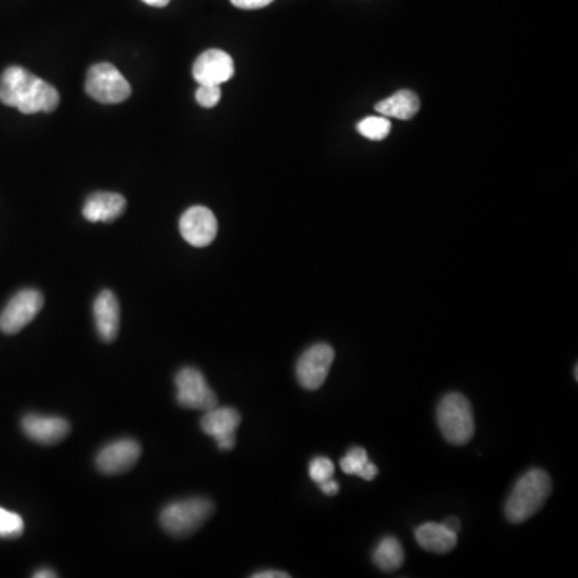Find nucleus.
<instances>
[{
    "label": "nucleus",
    "mask_w": 578,
    "mask_h": 578,
    "mask_svg": "<svg viewBox=\"0 0 578 578\" xmlns=\"http://www.w3.org/2000/svg\"><path fill=\"white\" fill-rule=\"evenodd\" d=\"M0 102L23 114L53 113L60 105V94L21 66H10L0 78Z\"/></svg>",
    "instance_id": "obj_1"
},
{
    "label": "nucleus",
    "mask_w": 578,
    "mask_h": 578,
    "mask_svg": "<svg viewBox=\"0 0 578 578\" xmlns=\"http://www.w3.org/2000/svg\"><path fill=\"white\" fill-rule=\"evenodd\" d=\"M551 479L543 469H530L529 473L516 482L513 492L505 505V514L509 522L522 524L537 514L550 497Z\"/></svg>",
    "instance_id": "obj_2"
},
{
    "label": "nucleus",
    "mask_w": 578,
    "mask_h": 578,
    "mask_svg": "<svg viewBox=\"0 0 578 578\" xmlns=\"http://www.w3.org/2000/svg\"><path fill=\"white\" fill-rule=\"evenodd\" d=\"M437 423L442 436L453 445L469 444L476 431L471 403L465 395L458 392H450L440 400L437 407Z\"/></svg>",
    "instance_id": "obj_3"
},
{
    "label": "nucleus",
    "mask_w": 578,
    "mask_h": 578,
    "mask_svg": "<svg viewBox=\"0 0 578 578\" xmlns=\"http://www.w3.org/2000/svg\"><path fill=\"white\" fill-rule=\"evenodd\" d=\"M212 513L214 505L208 498H188L166 506L159 522L167 534L185 537L200 529Z\"/></svg>",
    "instance_id": "obj_4"
},
{
    "label": "nucleus",
    "mask_w": 578,
    "mask_h": 578,
    "mask_svg": "<svg viewBox=\"0 0 578 578\" xmlns=\"http://www.w3.org/2000/svg\"><path fill=\"white\" fill-rule=\"evenodd\" d=\"M86 92L97 102L114 105L126 102L131 97L132 89L118 68L110 63H98L87 73Z\"/></svg>",
    "instance_id": "obj_5"
},
{
    "label": "nucleus",
    "mask_w": 578,
    "mask_h": 578,
    "mask_svg": "<svg viewBox=\"0 0 578 578\" xmlns=\"http://www.w3.org/2000/svg\"><path fill=\"white\" fill-rule=\"evenodd\" d=\"M176 387L180 407L208 412L219 405L217 395L209 387L203 373L196 368H182L176 376Z\"/></svg>",
    "instance_id": "obj_6"
},
{
    "label": "nucleus",
    "mask_w": 578,
    "mask_h": 578,
    "mask_svg": "<svg viewBox=\"0 0 578 578\" xmlns=\"http://www.w3.org/2000/svg\"><path fill=\"white\" fill-rule=\"evenodd\" d=\"M44 307V296L37 289H23L10 299L0 314V331L5 334L20 333L33 322Z\"/></svg>",
    "instance_id": "obj_7"
},
{
    "label": "nucleus",
    "mask_w": 578,
    "mask_h": 578,
    "mask_svg": "<svg viewBox=\"0 0 578 578\" xmlns=\"http://www.w3.org/2000/svg\"><path fill=\"white\" fill-rule=\"evenodd\" d=\"M334 362V349L325 342L309 347L296 365L299 384L306 391H317L325 384L331 365Z\"/></svg>",
    "instance_id": "obj_8"
},
{
    "label": "nucleus",
    "mask_w": 578,
    "mask_h": 578,
    "mask_svg": "<svg viewBox=\"0 0 578 578\" xmlns=\"http://www.w3.org/2000/svg\"><path fill=\"white\" fill-rule=\"evenodd\" d=\"M180 233L188 245L206 248L217 237V219L211 209L193 206L180 217Z\"/></svg>",
    "instance_id": "obj_9"
},
{
    "label": "nucleus",
    "mask_w": 578,
    "mask_h": 578,
    "mask_svg": "<svg viewBox=\"0 0 578 578\" xmlns=\"http://www.w3.org/2000/svg\"><path fill=\"white\" fill-rule=\"evenodd\" d=\"M241 423V415L230 407H214L204 412L201 429L216 440L220 450H232L237 440V429Z\"/></svg>",
    "instance_id": "obj_10"
},
{
    "label": "nucleus",
    "mask_w": 578,
    "mask_h": 578,
    "mask_svg": "<svg viewBox=\"0 0 578 578\" xmlns=\"http://www.w3.org/2000/svg\"><path fill=\"white\" fill-rule=\"evenodd\" d=\"M140 455H142V447H140L139 442L132 439H121L102 448L95 463L103 474L113 476V474L129 471L139 461Z\"/></svg>",
    "instance_id": "obj_11"
},
{
    "label": "nucleus",
    "mask_w": 578,
    "mask_h": 578,
    "mask_svg": "<svg viewBox=\"0 0 578 578\" xmlns=\"http://www.w3.org/2000/svg\"><path fill=\"white\" fill-rule=\"evenodd\" d=\"M233 73H235V65H233L232 57L224 50H206L196 58L195 65H193V78L198 81V84L220 86L230 81Z\"/></svg>",
    "instance_id": "obj_12"
},
{
    "label": "nucleus",
    "mask_w": 578,
    "mask_h": 578,
    "mask_svg": "<svg viewBox=\"0 0 578 578\" xmlns=\"http://www.w3.org/2000/svg\"><path fill=\"white\" fill-rule=\"evenodd\" d=\"M21 426L29 439L42 445L58 444L70 434V423L60 416L28 415Z\"/></svg>",
    "instance_id": "obj_13"
},
{
    "label": "nucleus",
    "mask_w": 578,
    "mask_h": 578,
    "mask_svg": "<svg viewBox=\"0 0 578 578\" xmlns=\"http://www.w3.org/2000/svg\"><path fill=\"white\" fill-rule=\"evenodd\" d=\"M94 318L97 333L102 341L113 342L118 338L121 325V309L118 298L110 289H103L94 302Z\"/></svg>",
    "instance_id": "obj_14"
},
{
    "label": "nucleus",
    "mask_w": 578,
    "mask_h": 578,
    "mask_svg": "<svg viewBox=\"0 0 578 578\" xmlns=\"http://www.w3.org/2000/svg\"><path fill=\"white\" fill-rule=\"evenodd\" d=\"M127 201L119 193L98 192L87 198L82 216L89 222H113L123 216L126 211Z\"/></svg>",
    "instance_id": "obj_15"
},
{
    "label": "nucleus",
    "mask_w": 578,
    "mask_h": 578,
    "mask_svg": "<svg viewBox=\"0 0 578 578\" xmlns=\"http://www.w3.org/2000/svg\"><path fill=\"white\" fill-rule=\"evenodd\" d=\"M415 538L423 550L437 554L450 553L458 543V534L445 527L444 522H426L415 530Z\"/></svg>",
    "instance_id": "obj_16"
},
{
    "label": "nucleus",
    "mask_w": 578,
    "mask_h": 578,
    "mask_svg": "<svg viewBox=\"0 0 578 578\" xmlns=\"http://www.w3.org/2000/svg\"><path fill=\"white\" fill-rule=\"evenodd\" d=\"M376 111L386 118L412 119L420 111V98L412 90H400L376 105Z\"/></svg>",
    "instance_id": "obj_17"
},
{
    "label": "nucleus",
    "mask_w": 578,
    "mask_h": 578,
    "mask_svg": "<svg viewBox=\"0 0 578 578\" xmlns=\"http://www.w3.org/2000/svg\"><path fill=\"white\" fill-rule=\"evenodd\" d=\"M373 561L384 572L399 570L405 561V553H403L399 540L394 537H386L381 540L376 546L375 553H373Z\"/></svg>",
    "instance_id": "obj_18"
},
{
    "label": "nucleus",
    "mask_w": 578,
    "mask_h": 578,
    "mask_svg": "<svg viewBox=\"0 0 578 578\" xmlns=\"http://www.w3.org/2000/svg\"><path fill=\"white\" fill-rule=\"evenodd\" d=\"M341 469L349 476H359L365 481H373L378 476V468L368 460L367 450L354 447L341 460Z\"/></svg>",
    "instance_id": "obj_19"
},
{
    "label": "nucleus",
    "mask_w": 578,
    "mask_h": 578,
    "mask_svg": "<svg viewBox=\"0 0 578 578\" xmlns=\"http://www.w3.org/2000/svg\"><path fill=\"white\" fill-rule=\"evenodd\" d=\"M360 135H363L365 139L370 140H383L386 139L389 132H391V123L386 116H370V118H365L360 121L359 126Z\"/></svg>",
    "instance_id": "obj_20"
},
{
    "label": "nucleus",
    "mask_w": 578,
    "mask_h": 578,
    "mask_svg": "<svg viewBox=\"0 0 578 578\" xmlns=\"http://www.w3.org/2000/svg\"><path fill=\"white\" fill-rule=\"evenodd\" d=\"M25 530V522L17 513L0 508V538H18Z\"/></svg>",
    "instance_id": "obj_21"
},
{
    "label": "nucleus",
    "mask_w": 578,
    "mask_h": 578,
    "mask_svg": "<svg viewBox=\"0 0 578 578\" xmlns=\"http://www.w3.org/2000/svg\"><path fill=\"white\" fill-rule=\"evenodd\" d=\"M309 474L310 479L315 484L320 485L323 482L330 481V479H333L334 474L333 461L328 460L326 456H317V458L310 461Z\"/></svg>",
    "instance_id": "obj_22"
},
{
    "label": "nucleus",
    "mask_w": 578,
    "mask_h": 578,
    "mask_svg": "<svg viewBox=\"0 0 578 578\" xmlns=\"http://www.w3.org/2000/svg\"><path fill=\"white\" fill-rule=\"evenodd\" d=\"M196 102L200 103L203 108H214L222 98L220 86H208V84H200L196 90Z\"/></svg>",
    "instance_id": "obj_23"
},
{
    "label": "nucleus",
    "mask_w": 578,
    "mask_h": 578,
    "mask_svg": "<svg viewBox=\"0 0 578 578\" xmlns=\"http://www.w3.org/2000/svg\"><path fill=\"white\" fill-rule=\"evenodd\" d=\"M230 2L241 10H257L264 9L272 4L273 0H230Z\"/></svg>",
    "instance_id": "obj_24"
},
{
    "label": "nucleus",
    "mask_w": 578,
    "mask_h": 578,
    "mask_svg": "<svg viewBox=\"0 0 578 578\" xmlns=\"http://www.w3.org/2000/svg\"><path fill=\"white\" fill-rule=\"evenodd\" d=\"M322 492L328 497H334L336 493L339 492V484L338 482L334 481V479H330V481L323 482V484L318 485Z\"/></svg>",
    "instance_id": "obj_25"
},
{
    "label": "nucleus",
    "mask_w": 578,
    "mask_h": 578,
    "mask_svg": "<svg viewBox=\"0 0 578 578\" xmlns=\"http://www.w3.org/2000/svg\"><path fill=\"white\" fill-rule=\"evenodd\" d=\"M288 572H281V570H262L253 575V578H288Z\"/></svg>",
    "instance_id": "obj_26"
},
{
    "label": "nucleus",
    "mask_w": 578,
    "mask_h": 578,
    "mask_svg": "<svg viewBox=\"0 0 578 578\" xmlns=\"http://www.w3.org/2000/svg\"><path fill=\"white\" fill-rule=\"evenodd\" d=\"M444 526L448 527V529L453 530L455 534L460 532V519H456V517H448L447 521H444Z\"/></svg>",
    "instance_id": "obj_27"
},
{
    "label": "nucleus",
    "mask_w": 578,
    "mask_h": 578,
    "mask_svg": "<svg viewBox=\"0 0 578 578\" xmlns=\"http://www.w3.org/2000/svg\"><path fill=\"white\" fill-rule=\"evenodd\" d=\"M53 577H57V572H53V570H39V572H36V574H34V578H53Z\"/></svg>",
    "instance_id": "obj_28"
},
{
    "label": "nucleus",
    "mask_w": 578,
    "mask_h": 578,
    "mask_svg": "<svg viewBox=\"0 0 578 578\" xmlns=\"http://www.w3.org/2000/svg\"><path fill=\"white\" fill-rule=\"evenodd\" d=\"M145 4L151 5V7H166L171 0H143Z\"/></svg>",
    "instance_id": "obj_29"
}]
</instances>
